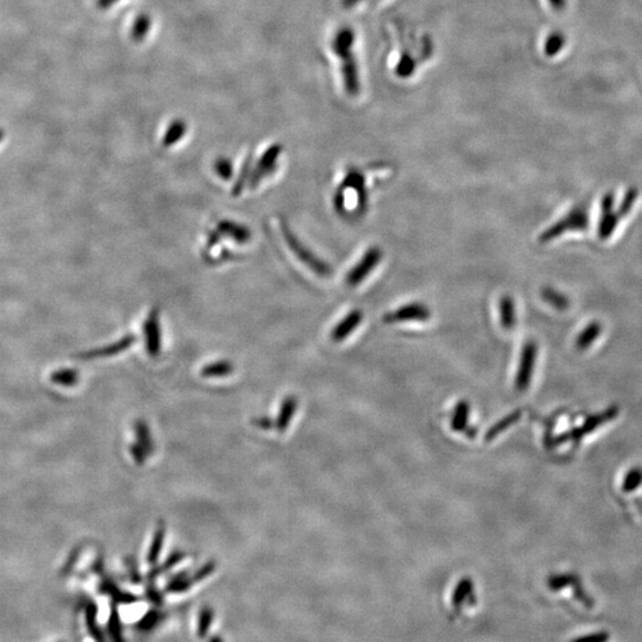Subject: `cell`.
Listing matches in <instances>:
<instances>
[{
	"label": "cell",
	"mask_w": 642,
	"mask_h": 642,
	"mask_svg": "<svg viewBox=\"0 0 642 642\" xmlns=\"http://www.w3.org/2000/svg\"><path fill=\"white\" fill-rule=\"evenodd\" d=\"M566 38L562 33L555 31L546 37L544 43L545 55L548 58H555L560 54V51L565 47Z\"/></svg>",
	"instance_id": "obj_21"
},
{
	"label": "cell",
	"mask_w": 642,
	"mask_h": 642,
	"mask_svg": "<svg viewBox=\"0 0 642 642\" xmlns=\"http://www.w3.org/2000/svg\"><path fill=\"white\" fill-rule=\"evenodd\" d=\"M163 535H165V529L160 528L157 531L155 537H153V544L149 552V562L151 564L156 562L160 555V550H162V543H163Z\"/></svg>",
	"instance_id": "obj_32"
},
{
	"label": "cell",
	"mask_w": 642,
	"mask_h": 642,
	"mask_svg": "<svg viewBox=\"0 0 642 642\" xmlns=\"http://www.w3.org/2000/svg\"><path fill=\"white\" fill-rule=\"evenodd\" d=\"M415 60L413 59L412 56L408 55V54H403L398 60V65L395 67V73L398 77L407 79V77H412L414 72H415Z\"/></svg>",
	"instance_id": "obj_28"
},
{
	"label": "cell",
	"mask_w": 642,
	"mask_h": 642,
	"mask_svg": "<svg viewBox=\"0 0 642 642\" xmlns=\"http://www.w3.org/2000/svg\"><path fill=\"white\" fill-rule=\"evenodd\" d=\"M608 638H609V634H608L606 631H599V633H595V634L585 635V636L578 638H577V641L602 642L606 641Z\"/></svg>",
	"instance_id": "obj_36"
},
{
	"label": "cell",
	"mask_w": 642,
	"mask_h": 642,
	"mask_svg": "<svg viewBox=\"0 0 642 642\" xmlns=\"http://www.w3.org/2000/svg\"><path fill=\"white\" fill-rule=\"evenodd\" d=\"M472 590H474L472 580H469V578L460 580L458 585H457L456 590L453 592V606H455V608H459V606H462V603H463L467 597L472 596Z\"/></svg>",
	"instance_id": "obj_26"
},
{
	"label": "cell",
	"mask_w": 642,
	"mask_h": 642,
	"mask_svg": "<svg viewBox=\"0 0 642 642\" xmlns=\"http://www.w3.org/2000/svg\"><path fill=\"white\" fill-rule=\"evenodd\" d=\"M541 296L548 305H551L555 310H565L569 308V298L558 292V290L551 288V287H545L543 289V292H541Z\"/></svg>",
	"instance_id": "obj_20"
},
{
	"label": "cell",
	"mask_w": 642,
	"mask_h": 642,
	"mask_svg": "<svg viewBox=\"0 0 642 642\" xmlns=\"http://www.w3.org/2000/svg\"><path fill=\"white\" fill-rule=\"evenodd\" d=\"M469 413H470V406L467 401H459L457 403L455 414H453L452 426L453 430L456 432L463 431L467 427V419H469Z\"/></svg>",
	"instance_id": "obj_25"
},
{
	"label": "cell",
	"mask_w": 642,
	"mask_h": 642,
	"mask_svg": "<svg viewBox=\"0 0 642 642\" xmlns=\"http://www.w3.org/2000/svg\"><path fill=\"white\" fill-rule=\"evenodd\" d=\"M617 415H619V407L617 406H611L604 412L587 416L582 426L575 427L572 430L564 432L562 435L555 437V439H552L548 446L550 447H555V446L558 447V446L566 444V442H580V439H583L585 435H590L592 432L596 431L599 427L615 419Z\"/></svg>",
	"instance_id": "obj_2"
},
{
	"label": "cell",
	"mask_w": 642,
	"mask_h": 642,
	"mask_svg": "<svg viewBox=\"0 0 642 642\" xmlns=\"http://www.w3.org/2000/svg\"><path fill=\"white\" fill-rule=\"evenodd\" d=\"M150 28H151V18H150L149 16H138L136 18L135 22H134V26H132V38L136 42H141V40L146 38V35L150 31Z\"/></svg>",
	"instance_id": "obj_27"
},
{
	"label": "cell",
	"mask_w": 642,
	"mask_h": 642,
	"mask_svg": "<svg viewBox=\"0 0 642 642\" xmlns=\"http://www.w3.org/2000/svg\"><path fill=\"white\" fill-rule=\"evenodd\" d=\"M220 236L222 234L217 231H212L211 234H208L207 238V249H211L212 246H214V245L219 241Z\"/></svg>",
	"instance_id": "obj_39"
},
{
	"label": "cell",
	"mask_w": 642,
	"mask_h": 642,
	"mask_svg": "<svg viewBox=\"0 0 642 642\" xmlns=\"http://www.w3.org/2000/svg\"><path fill=\"white\" fill-rule=\"evenodd\" d=\"M345 185L351 187V188H354V190H357L359 195H364L365 194V187H364V178L361 174H359L358 172H350L347 175V179H345Z\"/></svg>",
	"instance_id": "obj_31"
},
{
	"label": "cell",
	"mask_w": 642,
	"mask_h": 642,
	"mask_svg": "<svg viewBox=\"0 0 642 642\" xmlns=\"http://www.w3.org/2000/svg\"><path fill=\"white\" fill-rule=\"evenodd\" d=\"M217 230L222 236L234 239L238 244H246L251 239V231L243 224L232 220H220Z\"/></svg>",
	"instance_id": "obj_11"
},
{
	"label": "cell",
	"mask_w": 642,
	"mask_h": 642,
	"mask_svg": "<svg viewBox=\"0 0 642 642\" xmlns=\"http://www.w3.org/2000/svg\"><path fill=\"white\" fill-rule=\"evenodd\" d=\"M602 333V325L599 321H592L589 325L584 327L583 331L578 334L576 340V347L578 350H587L599 339Z\"/></svg>",
	"instance_id": "obj_13"
},
{
	"label": "cell",
	"mask_w": 642,
	"mask_h": 642,
	"mask_svg": "<svg viewBox=\"0 0 642 642\" xmlns=\"http://www.w3.org/2000/svg\"><path fill=\"white\" fill-rule=\"evenodd\" d=\"M580 583V577L573 573H560L548 578V587L552 592H560L566 587H575Z\"/></svg>",
	"instance_id": "obj_19"
},
{
	"label": "cell",
	"mask_w": 642,
	"mask_h": 642,
	"mask_svg": "<svg viewBox=\"0 0 642 642\" xmlns=\"http://www.w3.org/2000/svg\"><path fill=\"white\" fill-rule=\"evenodd\" d=\"M522 416V410L521 409H516L514 412L511 413L509 415L506 416L504 419L501 420L496 425H494L491 428H490L489 431L486 432V442H489V440H493L495 437L502 433L504 430H507L509 427L513 425V423H516L520 418Z\"/></svg>",
	"instance_id": "obj_22"
},
{
	"label": "cell",
	"mask_w": 642,
	"mask_h": 642,
	"mask_svg": "<svg viewBox=\"0 0 642 642\" xmlns=\"http://www.w3.org/2000/svg\"><path fill=\"white\" fill-rule=\"evenodd\" d=\"M212 619H213V614H212L211 610L206 608V609L201 611L200 620H199V634L201 636L206 634V631H208V628L211 626Z\"/></svg>",
	"instance_id": "obj_35"
},
{
	"label": "cell",
	"mask_w": 642,
	"mask_h": 642,
	"mask_svg": "<svg viewBox=\"0 0 642 642\" xmlns=\"http://www.w3.org/2000/svg\"><path fill=\"white\" fill-rule=\"evenodd\" d=\"M548 1L555 11H562L567 4V0H548Z\"/></svg>",
	"instance_id": "obj_38"
},
{
	"label": "cell",
	"mask_w": 642,
	"mask_h": 642,
	"mask_svg": "<svg viewBox=\"0 0 642 642\" xmlns=\"http://www.w3.org/2000/svg\"><path fill=\"white\" fill-rule=\"evenodd\" d=\"M363 319V313L359 310H351L350 313L347 314L343 317V320L338 322L334 329L332 330L331 337L334 342H343L357 329Z\"/></svg>",
	"instance_id": "obj_12"
},
{
	"label": "cell",
	"mask_w": 642,
	"mask_h": 642,
	"mask_svg": "<svg viewBox=\"0 0 642 642\" xmlns=\"http://www.w3.org/2000/svg\"><path fill=\"white\" fill-rule=\"evenodd\" d=\"M259 426L262 427V428H268V427L271 426V425H266V423H271L269 420L266 419V418H262V419H259Z\"/></svg>",
	"instance_id": "obj_42"
},
{
	"label": "cell",
	"mask_w": 642,
	"mask_h": 642,
	"mask_svg": "<svg viewBox=\"0 0 642 642\" xmlns=\"http://www.w3.org/2000/svg\"><path fill=\"white\" fill-rule=\"evenodd\" d=\"M252 167H254V157H252L251 153H249L244 162H243V165H241V172L238 174L237 180H236L234 188H232V195L234 197L241 195V192L244 190L246 183H249L250 175H251Z\"/></svg>",
	"instance_id": "obj_18"
},
{
	"label": "cell",
	"mask_w": 642,
	"mask_h": 642,
	"mask_svg": "<svg viewBox=\"0 0 642 642\" xmlns=\"http://www.w3.org/2000/svg\"><path fill=\"white\" fill-rule=\"evenodd\" d=\"M283 151V146L280 144H273L264 151L259 160L256 162L255 167L252 169L251 175L249 179L250 190H255L266 176L274 174L278 168V160Z\"/></svg>",
	"instance_id": "obj_5"
},
{
	"label": "cell",
	"mask_w": 642,
	"mask_h": 642,
	"mask_svg": "<svg viewBox=\"0 0 642 642\" xmlns=\"http://www.w3.org/2000/svg\"><path fill=\"white\" fill-rule=\"evenodd\" d=\"M234 371V365L229 361H218L205 365L201 369V376L206 379H218V377L229 376Z\"/></svg>",
	"instance_id": "obj_16"
},
{
	"label": "cell",
	"mask_w": 642,
	"mask_h": 642,
	"mask_svg": "<svg viewBox=\"0 0 642 642\" xmlns=\"http://www.w3.org/2000/svg\"><path fill=\"white\" fill-rule=\"evenodd\" d=\"M589 225H590L589 213H587V208L580 205V206L573 207L565 217H562V219L546 229L540 234L539 241L541 243H548V241H553L555 238L565 234L566 232L587 230Z\"/></svg>",
	"instance_id": "obj_3"
},
{
	"label": "cell",
	"mask_w": 642,
	"mask_h": 642,
	"mask_svg": "<svg viewBox=\"0 0 642 642\" xmlns=\"http://www.w3.org/2000/svg\"><path fill=\"white\" fill-rule=\"evenodd\" d=\"M186 123L181 121V119H176V121H173L172 124L169 125L168 129H167V131H165V136H163L162 144H163V146H165V148L174 146V144H176V143L181 141L183 136L186 135Z\"/></svg>",
	"instance_id": "obj_17"
},
{
	"label": "cell",
	"mask_w": 642,
	"mask_h": 642,
	"mask_svg": "<svg viewBox=\"0 0 642 642\" xmlns=\"http://www.w3.org/2000/svg\"><path fill=\"white\" fill-rule=\"evenodd\" d=\"M614 201L615 199H614L613 194L606 193L601 201V212L613 211Z\"/></svg>",
	"instance_id": "obj_37"
},
{
	"label": "cell",
	"mask_w": 642,
	"mask_h": 642,
	"mask_svg": "<svg viewBox=\"0 0 642 642\" xmlns=\"http://www.w3.org/2000/svg\"><path fill=\"white\" fill-rule=\"evenodd\" d=\"M642 486V467H631L622 481V491L631 494Z\"/></svg>",
	"instance_id": "obj_24"
},
{
	"label": "cell",
	"mask_w": 642,
	"mask_h": 642,
	"mask_svg": "<svg viewBox=\"0 0 642 642\" xmlns=\"http://www.w3.org/2000/svg\"><path fill=\"white\" fill-rule=\"evenodd\" d=\"M296 407H298V401L294 396H289L283 401L278 419V427L280 431H285V428L288 427L289 423L295 413Z\"/></svg>",
	"instance_id": "obj_23"
},
{
	"label": "cell",
	"mask_w": 642,
	"mask_h": 642,
	"mask_svg": "<svg viewBox=\"0 0 642 642\" xmlns=\"http://www.w3.org/2000/svg\"><path fill=\"white\" fill-rule=\"evenodd\" d=\"M3 138H4V131L0 129V142L3 141Z\"/></svg>",
	"instance_id": "obj_43"
},
{
	"label": "cell",
	"mask_w": 642,
	"mask_h": 642,
	"mask_svg": "<svg viewBox=\"0 0 642 642\" xmlns=\"http://www.w3.org/2000/svg\"><path fill=\"white\" fill-rule=\"evenodd\" d=\"M538 347L533 340H529L523 345L521 357L518 363V372L515 377V387L518 391H525L532 381L533 371L537 361Z\"/></svg>",
	"instance_id": "obj_6"
},
{
	"label": "cell",
	"mask_w": 642,
	"mask_h": 642,
	"mask_svg": "<svg viewBox=\"0 0 642 642\" xmlns=\"http://www.w3.org/2000/svg\"><path fill=\"white\" fill-rule=\"evenodd\" d=\"M118 0H97V5H98L99 9H102V10H106V9L111 8L112 5L116 4Z\"/></svg>",
	"instance_id": "obj_41"
},
{
	"label": "cell",
	"mask_w": 642,
	"mask_h": 642,
	"mask_svg": "<svg viewBox=\"0 0 642 642\" xmlns=\"http://www.w3.org/2000/svg\"><path fill=\"white\" fill-rule=\"evenodd\" d=\"M136 337L134 334H125L121 337V339L116 340L114 343L107 344L105 347L94 349V350L86 351L84 354H80L82 359H97V358H106L114 356V354H121L125 350H128L135 344Z\"/></svg>",
	"instance_id": "obj_10"
},
{
	"label": "cell",
	"mask_w": 642,
	"mask_h": 642,
	"mask_svg": "<svg viewBox=\"0 0 642 642\" xmlns=\"http://www.w3.org/2000/svg\"><path fill=\"white\" fill-rule=\"evenodd\" d=\"M214 170H216L217 175L219 176L220 179L224 180V181H229V180L232 179V175H234V165H232L230 158L220 157L214 163Z\"/></svg>",
	"instance_id": "obj_30"
},
{
	"label": "cell",
	"mask_w": 642,
	"mask_h": 642,
	"mask_svg": "<svg viewBox=\"0 0 642 642\" xmlns=\"http://www.w3.org/2000/svg\"><path fill=\"white\" fill-rule=\"evenodd\" d=\"M354 30L345 26L337 31L333 37L332 49L340 60H342V77H343L344 87L347 94L356 97L361 91V77H359V67L357 60L352 53L354 44Z\"/></svg>",
	"instance_id": "obj_1"
},
{
	"label": "cell",
	"mask_w": 642,
	"mask_h": 642,
	"mask_svg": "<svg viewBox=\"0 0 642 642\" xmlns=\"http://www.w3.org/2000/svg\"><path fill=\"white\" fill-rule=\"evenodd\" d=\"M430 317H431V312L426 305L412 303L398 307V310L384 315L383 320L388 324H394V322H405V321H426Z\"/></svg>",
	"instance_id": "obj_9"
},
{
	"label": "cell",
	"mask_w": 642,
	"mask_h": 642,
	"mask_svg": "<svg viewBox=\"0 0 642 642\" xmlns=\"http://www.w3.org/2000/svg\"><path fill=\"white\" fill-rule=\"evenodd\" d=\"M500 321L504 330L511 331L516 322L514 301L511 296H502L500 300Z\"/></svg>",
	"instance_id": "obj_15"
},
{
	"label": "cell",
	"mask_w": 642,
	"mask_h": 642,
	"mask_svg": "<svg viewBox=\"0 0 642 642\" xmlns=\"http://www.w3.org/2000/svg\"><path fill=\"white\" fill-rule=\"evenodd\" d=\"M190 587V580H187L186 576H183V573H181L169 583L168 590L172 592H183Z\"/></svg>",
	"instance_id": "obj_34"
},
{
	"label": "cell",
	"mask_w": 642,
	"mask_h": 642,
	"mask_svg": "<svg viewBox=\"0 0 642 642\" xmlns=\"http://www.w3.org/2000/svg\"><path fill=\"white\" fill-rule=\"evenodd\" d=\"M620 219L621 217L619 216V213L614 212V210L613 211L602 212L599 224V237L602 241H606L608 238L611 237L616 230Z\"/></svg>",
	"instance_id": "obj_14"
},
{
	"label": "cell",
	"mask_w": 642,
	"mask_h": 642,
	"mask_svg": "<svg viewBox=\"0 0 642 642\" xmlns=\"http://www.w3.org/2000/svg\"><path fill=\"white\" fill-rule=\"evenodd\" d=\"M54 380L61 384L73 386L74 383H77V372L75 370H61V371L55 374Z\"/></svg>",
	"instance_id": "obj_33"
},
{
	"label": "cell",
	"mask_w": 642,
	"mask_h": 642,
	"mask_svg": "<svg viewBox=\"0 0 642 642\" xmlns=\"http://www.w3.org/2000/svg\"><path fill=\"white\" fill-rule=\"evenodd\" d=\"M382 251L379 248H370L365 252L359 262L349 271L347 276V283L350 287H356L363 282L365 278H368L381 262Z\"/></svg>",
	"instance_id": "obj_7"
},
{
	"label": "cell",
	"mask_w": 642,
	"mask_h": 642,
	"mask_svg": "<svg viewBox=\"0 0 642 642\" xmlns=\"http://www.w3.org/2000/svg\"><path fill=\"white\" fill-rule=\"evenodd\" d=\"M213 571V566L212 565H206L200 570V572L197 573V576H195V580H200L205 577H207V575Z\"/></svg>",
	"instance_id": "obj_40"
},
{
	"label": "cell",
	"mask_w": 642,
	"mask_h": 642,
	"mask_svg": "<svg viewBox=\"0 0 642 642\" xmlns=\"http://www.w3.org/2000/svg\"><path fill=\"white\" fill-rule=\"evenodd\" d=\"M638 188H635V187L629 188V190L626 192L624 199L621 201L620 207L617 210V213H619V216H620L621 218L627 216L628 213L631 212V208H633L635 202L638 200Z\"/></svg>",
	"instance_id": "obj_29"
},
{
	"label": "cell",
	"mask_w": 642,
	"mask_h": 642,
	"mask_svg": "<svg viewBox=\"0 0 642 642\" xmlns=\"http://www.w3.org/2000/svg\"><path fill=\"white\" fill-rule=\"evenodd\" d=\"M143 334L146 343V352L151 357H156L162 347V334H160V310L153 308L143 324Z\"/></svg>",
	"instance_id": "obj_8"
},
{
	"label": "cell",
	"mask_w": 642,
	"mask_h": 642,
	"mask_svg": "<svg viewBox=\"0 0 642 642\" xmlns=\"http://www.w3.org/2000/svg\"><path fill=\"white\" fill-rule=\"evenodd\" d=\"M281 230L285 243H287V245L290 248V250L294 252V255H295L303 264H306V266H308V268H310L315 274L319 275V276H322V278L331 275V273H332L331 266H330L327 263L324 262L322 259H319L317 256L314 255L313 252L310 251V249L307 248L306 245H303V241H300L299 238L296 237L294 232H293L292 229L287 225L285 220H282Z\"/></svg>",
	"instance_id": "obj_4"
}]
</instances>
